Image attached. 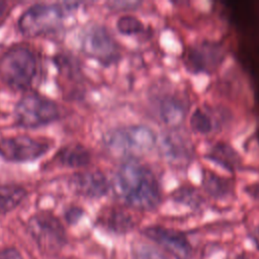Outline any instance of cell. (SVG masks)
Instances as JSON below:
<instances>
[{
    "label": "cell",
    "mask_w": 259,
    "mask_h": 259,
    "mask_svg": "<svg viewBox=\"0 0 259 259\" xmlns=\"http://www.w3.org/2000/svg\"><path fill=\"white\" fill-rule=\"evenodd\" d=\"M190 127L199 135H208L214 131L215 121L209 110L202 107H196L189 119Z\"/></svg>",
    "instance_id": "17"
},
{
    "label": "cell",
    "mask_w": 259,
    "mask_h": 259,
    "mask_svg": "<svg viewBox=\"0 0 259 259\" xmlns=\"http://www.w3.org/2000/svg\"><path fill=\"white\" fill-rule=\"evenodd\" d=\"M184 64L192 73L211 74L223 64L225 49L214 40H200L191 45L184 54Z\"/></svg>",
    "instance_id": "6"
},
{
    "label": "cell",
    "mask_w": 259,
    "mask_h": 259,
    "mask_svg": "<svg viewBox=\"0 0 259 259\" xmlns=\"http://www.w3.org/2000/svg\"><path fill=\"white\" fill-rule=\"evenodd\" d=\"M114 187L121 199L138 210H153L162 201L156 175L148 166L133 159L125 161L117 169Z\"/></svg>",
    "instance_id": "1"
},
{
    "label": "cell",
    "mask_w": 259,
    "mask_h": 259,
    "mask_svg": "<svg viewBox=\"0 0 259 259\" xmlns=\"http://www.w3.org/2000/svg\"><path fill=\"white\" fill-rule=\"evenodd\" d=\"M173 197L176 201L188 206H197L201 203L202 198L199 193L192 187H180L174 193Z\"/></svg>",
    "instance_id": "21"
},
{
    "label": "cell",
    "mask_w": 259,
    "mask_h": 259,
    "mask_svg": "<svg viewBox=\"0 0 259 259\" xmlns=\"http://www.w3.org/2000/svg\"><path fill=\"white\" fill-rule=\"evenodd\" d=\"M143 234L176 259H190L191 246L182 233L161 226H151L144 229Z\"/></svg>",
    "instance_id": "10"
},
{
    "label": "cell",
    "mask_w": 259,
    "mask_h": 259,
    "mask_svg": "<svg viewBox=\"0 0 259 259\" xmlns=\"http://www.w3.org/2000/svg\"><path fill=\"white\" fill-rule=\"evenodd\" d=\"M58 114L59 111L56 103L35 93L22 97L15 108L17 122L27 127L49 123L55 120Z\"/></svg>",
    "instance_id": "5"
},
{
    "label": "cell",
    "mask_w": 259,
    "mask_h": 259,
    "mask_svg": "<svg viewBox=\"0 0 259 259\" xmlns=\"http://www.w3.org/2000/svg\"><path fill=\"white\" fill-rule=\"evenodd\" d=\"M59 159L65 165L71 167H82L89 163L90 154L83 146H68L59 153Z\"/></svg>",
    "instance_id": "18"
},
{
    "label": "cell",
    "mask_w": 259,
    "mask_h": 259,
    "mask_svg": "<svg viewBox=\"0 0 259 259\" xmlns=\"http://www.w3.org/2000/svg\"><path fill=\"white\" fill-rule=\"evenodd\" d=\"M28 231L46 253L55 254L65 244V231L60 222L50 213H38L31 218Z\"/></svg>",
    "instance_id": "7"
},
{
    "label": "cell",
    "mask_w": 259,
    "mask_h": 259,
    "mask_svg": "<svg viewBox=\"0 0 259 259\" xmlns=\"http://www.w3.org/2000/svg\"><path fill=\"white\" fill-rule=\"evenodd\" d=\"M236 259H248V258H246V257H243V256H241V257H238V258H236Z\"/></svg>",
    "instance_id": "26"
},
{
    "label": "cell",
    "mask_w": 259,
    "mask_h": 259,
    "mask_svg": "<svg viewBox=\"0 0 259 259\" xmlns=\"http://www.w3.org/2000/svg\"><path fill=\"white\" fill-rule=\"evenodd\" d=\"M72 187L82 195L97 198L107 193L109 183L103 173L88 171L75 175L72 179Z\"/></svg>",
    "instance_id": "11"
},
{
    "label": "cell",
    "mask_w": 259,
    "mask_h": 259,
    "mask_svg": "<svg viewBox=\"0 0 259 259\" xmlns=\"http://www.w3.org/2000/svg\"><path fill=\"white\" fill-rule=\"evenodd\" d=\"M103 224L111 231L116 233H125L131 231L134 228V220L132 215L118 208H110L108 209L103 218Z\"/></svg>",
    "instance_id": "16"
},
{
    "label": "cell",
    "mask_w": 259,
    "mask_h": 259,
    "mask_svg": "<svg viewBox=\"0 0 259 259\" xmlns=\"http://www.w3.org/2000/svg\"><path fill=\"white\" fill-rule=\"evenodd\" d=\"M25 194V190L21 187L0 185V213L7 212L16 207L24 198Z\"/></svg>",
    "instance_id": "19"
},
{
    "label": "cell",
    "mask_w": 259,
    "mask_h": 259,
    "mask_svg": "<svg viewBox=\"0 0 259 259\" xmlns=\"http://www.w3.org/2000/svg\"><path fill=\"white\" fill-rule=\"evenodd\" d=\"M157 145V135L144 124H133L114 130L105 137L108 151L119 157H139L149 154Z\"/></svg>",
    "instance_id": "2"
},
{
    "label": "cell",
    "mask_w": 259,
    "mask_h": 259,
    "mask_svg": "<svg viewBox=\"0 0 259 259\" xmlns=\"http://www.w3.org/2000/svg\"><path fill=\"white\" fill-rule=\"evenodd\" d=\"M36 70V61L30 50L23 47L12 48L0 59V78L14 89L29 86Z\"/></svg>",
    "instance_id": "3"
},
{
    "label": "cell",
    "mask_w": 259,
    "mask_h": 259,
    "mask_svg": "<svg viewBox=\"0 0 259 259\" xmlns=\"http://www.w3.org/2000/svg\"><path fill=\"white\" fill-rule=\"evenodd\" d=\"M82 49L86 55L106 65L114 63L119 57L117 44L110 32L101 25H93L85 32Z\"/></svg>",
    "instance_id": "8"
},
{
    "label": "cell",
    "mask_w": 259,
    "mask_h": 259,
    "mask_svg": "<svg viewBox=\"0 0 259 259\" xmlns=\"http://www.w3.org/2000/svg\"><path fill=\"white\" fill-rule=\"evenodd\" d=\"M158 114L164 124L169 127H177L186 116V106L179 97L167 95L159 102Z\"/></svg>",
    "instance_id": "12"
},
{
    "label": "cell",
    "mask_w": 259,
    "mask_h": 259,
    "mask_svg": "<svg viewBox=\"0 0 259 259\" xmlns=\"http://www.w3.org/2000/svg\"><path fill=\"white\" fill-rule=\"evenodd\" d=\"M202 186L209 196L220 200L230 197L234 190L231 179L223 177L210 170L203 171Z\"/></svg>",
    "instance_id": "13"
},
{
    "label": "cell",
    "mask_w": 259,
    "mask_h": 259,
    "mask_svg": "<svg viewBox=\"0 0 259 259\" xmlns=\"http://www.w3.org/2000/svg\"><path fill=\"white\" fill-rule=\"evenodd\" d=\"M161 150L169 161L181 162L189 157L188 145L176 135H168L162 139Z\"/></svg>",
    "instance_id": "15"
},
{
    "label": "cell",
    "mask_w": 259,
    "mask_h": 259,
    "mask_svg": "<svg viewBox=\"0 0 259 259\" xmlns=\"http://www.w3.org/2000/svg\"><path fill=\"white\" fill-rule=\"evenodd\" d=\"M116 28L123 35H135L144 30V23L138 17L125 14L117 19Z\"/></svg>",
    "instance_id": "20"
},
{
    "label": "cell",
    "mask_w": 259,
    "mask_h": 259,
    "mask_svg": "<svg viewBox=\"0 0 259 259\" xmlns=\"http://www.w3.org/2000/svg\"><path fill=\"white\" fill-rule=\"evenodd\" d=\"M0 259H22V258L17 251L13 249H8L0 253Z\"/></svg>",
    "instance_id": "23"
},
{
    "label": "cell",
    "mask_w": 259,
    "mask_h": 259,
    "mask_svg": "<svg viewBox=\"0 0 259 259\" xmlns=\"http://www.w3.org/2000/svg\"><path fill=\"white\" fill-rule=\"evenodd\" d=\"M6 10H7V5L5 2L3 1H0V22L3 20L4 18V15L6 13Z\"/></svg>",
    "instance_id": "24"
},
{
    "label": "cell",
    "mask_w": 259,
    "mask_h": 259,
    "mask_svg": "<svg viewBox=\"0 0 259 259\" xmlns=\"http://www.w3.org/2000/svg\"><path fill=\"white\" fill-rule=\"evenodd\" d=\"M206 158L220 165L224 169L232 172L237 170L241 164V158L239 154L232 146L224 142L214 144L206 154Z\"/></svg>",
    "instance_id": "14"
},
{
    "label": "cell",
    "mask_w": 259,
    "mask_h": 259,
    "mask_svg": "<svg viewBox=\"0 0 259 259\" xmlns=\"http://www.w3.org/2000/svg\"><path fill=\"white\" fill-rule=\"evenodd\" d=\"M136 259H165L162 254L149 246H141L135 253Z\"/></svg>",
    "instance_id": "22"
},
{
    "label": "cell",
    "mask_w": 259,
    "mask_h": 259,
    "mask_svg": "<svg viewBox=\"0 0 259 259\" xmlns=\"http://www.w3.org/2000/svg\"><path fill=\"white\" fill-rule=\"evenodd\" d=\"M65 6L58 4H35L19 18L20 30L28 36H36L56 30L65 17Z\"/></svg>",
    "instance_id": "4"
},
{
    "label": "cell",
    "mask_w": 259,
    "mask_h": 259,
    "mask_svg": "<svg viewBox=\"0 0 259 259\" xmlns=\"http://www.w3.org/2000/svg\"><path fill=\"white\" fill-rule=\"evenodd\" d=\"M49 144L29 137H15L0 140V156L14 162L32 161L44 155Z\"/></svg>",
    "instance_id": "9"
},
{
    "label": "cell",
    "mask_w": 259,
    "mask_h": 259,
    "mask_svg": "<svg viewBox=\"0 0 259 259\" xmlns=\"http://www.w3.org/2000/svg\"><path fill=\"white\" fill-rule=\"evenodd\" d=\"M256 234H257V236H258V238H259V227H258L257 230H256Z\"/></svg>",
    "instance_id": "25"
}]
</instances>
